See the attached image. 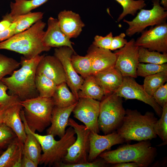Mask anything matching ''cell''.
<instances>
[{
    "instance_id": "cell-1",
    "label": "cell",
    "mask_w": 167,
    "mask_h": 167,
    "mask_svg": "<svg viewBox=\"0 0 167 167\" xmlns=\"http://www.w3.org/2000/svg\"><path fill=\"white\" fill-rule=\"evenodd\" d=\"M45 25L41 20H39L28 29L0 42V50L15 52L28 59L49 51L51 48L45 46L43 42Z\"/></svg>"
},
{
    "instance_id": "cell-2",
    "label": "cell",
    "mask_w": 167,
    "mask_h": 167,
    "mask_svg": "<svg viewBox=\"0 0 167 167\" xmlns=\"http://www.w3.org/2000/svg\"><path fill=\"white\" fill-rule=\"evenodd\" d=\"M44 56L39 55L29 59L22 58L20 68L14 71L10 76L1 79L12 94L17 96L20 101L38 96L35 86L36 70Z\"/></svg>"
},
{
    "instance_id": "cell-3",
    "label": "cell",
    "mask_w": 167,
    "mask_h": 167,
    "mask_svg": "<svg viewBox=\"0 0 167 167\" xmlns=\"http://www.w3.org/2000/svg\"><path fill=\"white\" fill-rule=\"evenodd\" d=\"M157 120L152 112L142 115L137 110L128 109L117 132L125 141L151 139L157 136L154 127Z\"/></svg>"
},
{
    "instance_id": "cell-4",
    "label": "cell",
    "mask_w": 167,
    "mask_h": 167,
    "mask_svg": "<svg viewBox=\"0 0 167 167\" xmlns=\"http://www.w3.org/2000/svg\"><path fill=\"white\" fill-rule=\"evenodd\" d=\"M147 140L127 144L115 150L101 153L99 156L107 163L134 162L139 167H147L153 161L156 149Z\"/></svg>"
},
{
    "instance_id": "cell-5",
    "label": "cell",
    "mask_w": 167,
    "mask_h": 167,
    "mask_svg": "<svg viewBox=\"0 0 167 167\" xmlns=\"http://www.w3.org/2000/svg\"><path fill=\"white\" fill-rule=\"evenodd\" d=\"M30 131L39 141L43 151L39 164L46 166H56L63 162L68 148L76 138L75 131L71 126L58 140H56L52 135H41Z\"/></svg>"
},
{
    "instance_id": "cell-6",
    "label": "cell",
    "mask_w": 167,
    "mask_h": 167,
    "mask_svg": "<svg viewBox=\"0 0 167 167\" xmlns=\"http://www.w3.org/2000/svg\"><path fill=\"white\" fill-rule=\"evenodd\" d=\"M23 108L24 119L30 130L42 132L50 125L51 114L54 106L52 97L39 96L19 101Z\"/></svg>"
},
{
    "instance_id": "cell-7",
    "label": "cell",
    "mask_w": 167,
    "mask_h": 167,
    "mask_svg": "<svg viewBox=\"0 0 167 167\" xmlns=\"http://www.w3.org/2000/svg\"><path fill=\"white\" fill-rule=\"evenodd\" d=\"M122 98L114 92L105 96L100 102L98 124L105 135L118 128L123 120L125 110Z\"/></svg>"
},
{
    "instance_id": "cell-8",
    "label": "cell",
    "mask_w": 167,
    "mask_h": 167,
    "mask_svg": "<svg viewBox=\"0 0 167 167\" xmlns=\"http://www.w3.org/2000/svg\"><path fill=\"white\" fill-rule=\"evenodd\" d=\"M153 7L150 10L143 8L131 21L123 19V22L128 25L126 34L129 37L141 33L147 27L154 26L163 23L167 18L166 9L161 6L160 0H152Z\"/></svg>"
},
{
    "instance_id": "cell-9",
    "label": "cell",
    "mask_w": 167,
    "mask_h": 167,
    "mask_svg": "<svg viewBox=\"0 0 167 167\" xmlns=\"http://www.w3.org/2000/svg\"><path fill=\"white\" fill-rule=\"evenodd\" d=\"M69 125L74 129L76 138L68 148L63 162L77 164L88 161L90 131L86 126L79 124L72 118L69 119Z\"/></svg>"
},
{
    "instance_id": "cell-10",
    "label": "cell",
    "mask_w": 167,
    "mask_h": 167,
    "mask_svg": "<svg viewBox=\"0 0 167 167\" xmlns=\"http://www.w3.org/2000/svg\"><path fill=\"white\" fill-rule=\"evenodd\" d=\"M135 40L132 38L123 47L115 50L116 59L115 67L123 77H137L136 72L139 63V47L135 44Z\"/></svg>"
},
{
    "instance_id": "cell-11",
    "label": "cell",
    "mask_w": 167,
    "mask_h": 167,
    "mask_svg": "<svg viewBox=\"0 0 167 167\" xmlns=\"http://www.w3.org/2000/svg\"><path fill=\"white\" fill-rule=\"evenodd\" d=\"M135 41V45L150 51L167 53V24L165 22L144 30Z\"/></svg>"
},
{
    "instance_id": "cell-12",
    "label": "cell",
    "mask_w": 167,
    "mask_h": 167,
    "mask_svg": "<svg viewBox=\"0 0 167 167\" xmlns=\"http://www.w3.org/2000/svg\"><path fill=\"white\" fill-rule=\"evenodd\" d=\"M115 92L126 100L136 99L148 104L152 107L158 115L161 116L162 108L156 102L152 96L145 91L143 85L136 82L134 78L123 77L121 85Z\"/></svg>"
},
{
    "instance_id": "cell-13",
    "label": "cell",
    "mask_w": 167,
    "mask_h": 167,
    "mask_svg": "<svg viewBox=\"0 0 167 167\" xmlns=\"http://www.w3.org/2000/svg\"><path fill=\"white\" fill-rule=\"evenodd\" d=\"M100 101L88 98H79L73 111L74 117L84 124L91 131L98 133V118Z\"/></svg>"
},
{
    "instance_id": "cell-14",
    "label": "cell",
    "mask_w": 167,
    "mask_h": 167,
    "mask_svg": "<svg viewBox=\"0 0 167 167\" xmlns=\"http://www.w3.org/2000/svg\"><path fill=\"white\" fill-rule=\"evenodd\" d=\"M74 54H75L74 49L63 46L55 49L54 56L61 62L65 74L66 83L78 101V92L84 79L76 72L72 65L71 59Z\"/></svg>"
},
{
    "instance_id": "cell-15",
    "label": "cell",
    "mask_w": 167,
    "mask_h": 167,
    "mask_svg": "<svg viewBox=\"0 0 167 167\" xmlns=\"http://www.w3.org/2000/svg\"><path fill=\"white\" fill-rule=\"evenodd\" d=\"M89 139L88 161L95 160L104 151L109 149L113 145L122 143L125 141L116 132L102 135L90 131Z\"/></svg>"
},
{
    "instance_id": "cell-16",
    "label": "cell",
    "mask_w": 167,
    "mask_h": 167,
    "mask_svg": "<svg viewBox=\"0 0 167 167\" xmlns=\"http://www.w3.org/2000/svg\"><path fill=\"white\" fill-rule=\"evenodd\" d=\"M36 75L46 76L53 81L57 85L64 82L66 83L62 66L54 55L44 56L37 66Z\"/></svg>"
},
{
    "instance_id": "cell-17",
    "label": "cell",
    "mask_w": 167,
    "mask_h": 167,
    "mask_svg": "<svg viewBox=\"0 0 167 167\" xmlns=\"http://www.w3.org/2000/svg\"><path fill=\"white\" fill-rule=\"evenodd\" d=\"M92 65V75L114 66L116 59L115 54L111 50L96 46L92 44L87 54Z\"/></svg>"
},
{
    "instance_id": "cell-18",
    "label": "cell",
    "mask_w": 167,
    "mask_h": 167,
    "mask_svg": "<svg viewBox=\"0 0 167 167\" xmlns=\"http://www.w3.org/2000/svg\"><path fill=\"white\" fill-rule=\"evenodd\" d=\"M47 24V28L43 38L45 46L51 48L67 46L74 49L72 47L74 43L62 32L58 19L50 17Z\"/></svg>"
},
{
    "instance_id": "cell-19",
    "label": "cell",
    "mask_w": 167,
    "mask_h": 167,
    "mask_svg": "<svg viewBox=\"0 0 167 167\" xmlns=\"http://www.w3.org/2000/svg\"><path fill=\"white\" fill-rule=\"evenodd\" d=\"M77 103L65 108L54 106L52 113L51 126L47 130V134L52 135L54 137L58 136L60 138L64 135L66 128L69 126L70 116Z\"/></svg>"
},
{
    "instance_id": "cell-20",
    "label": "cell",
    "mask_w": 167,
    "mask_h": 167,
    "mask_svg": "<svg viewBox=\"0 0 167 167\" xmlns=\"http://www.w3.org/2000/svg\"><path fill=\"white\" fill-rule=\"evenodd\" d=\"M58 19L62 31L69 39L77 37L85 26L79 15L71 11H60Z\"/></svg>"
},
{
    "instance_id": "cell-21",
    "label": "cell",
    "mask_w": 167,
    "mask_h": 167,
    "mask_svg": "<svg viewBox=\"0 0 167 167\" xmlns=\"http://www.w3.org/2000/svg\"><path fill=\"white\" fill-rule=\"evenodd\" d=\"M105 96L115 92L121 85L123 77L114 66L93 75Z\"/></svg>"
},
{
    "instance_id": "cell-22",
    "label": "cell",
    "mask_w": 167,
    "mask_h": 167,
    "mask_svg": "<svg viewBox=\"0 0 167 167\" xmlns=\"http://www.w3.org/2000/svg\"><path fill=\"white\" fill-rule=\"evenodd\" d=\"M22 108L19 102L10 106L5 113L3 123L11 129L19 140L24 144L27 135L20 114Z\"/></svg>"
},
{
    "instance_id": "cell-23",
    "label": "cell",
    "mask_w": 167,
    "mask_h": 167,
    "mask_svg": "<svg viewBox=\"0 0 167 167\" xmlns=\"http://www.w3.org/2000/svg\"><path fill=\"white\" fill-rule=\"evenodd\" d=\"M23 122L26 138L23 144V154L32 159L38 165L39 164L41 157L42 149L39 141L31 133L24 119L22 109L20 113Z\"/></svg>"
},
{
    "instance_id": "cell-24",
    "label": "cell",
    "mask_w": 167,
    "mask_h": 167,
    "mask_svg": "<svg viewBox=\"0 0 167 167\" xmlns=\"http://www.w3.org/2000/svg\"><path fill=\"white\" fill-rule=\"evenodd\" d=\"M105 93L97 82L94 76L91 75L84 79L78 92L79 99L88 98L101 101Z\"/></svg>"
},
{
    "instance_id": "cell-25",
    "label": "cell",
    "mask_w": 167,
    "mask_h": 167,
    "mask_svg": "<svg viewBox=\"0 0 167 167\" xmlns=\"http://www.w3.org/2000/svg\"><path fill=\"white\" fill-rule=\"evenodd\" d=\"M23 145L17 137L11 143L0 156V167H13L18 158L23 154Z\"/></svg>"
},
{
    "instance_id": "cell-26",
    "label": "cell",
    "mask_w": 167,
    "mask_h": 167,
    "mask_svg": "<svg viewBox=\"0 0 167 167\" xmlns=\"http://www.w3.org/2000/svg\"><path fill=\"white\" fill-rule=\"evenodd\" d=\"M66 82L58 85L52 97L54 106L60 108L67 107L76 104L78 100L68 89Z\"/></svg>"
},
{
    "instance_id": "cell-27",
    "label": "cell",
    "mask_w": 167,
    "mask_h": 167,
    "mask_svg": "<svg viewBox=\"0 0 167 167\" xmlns=\"http://www.w3.org/2000/svg\"><path fill=\"white\" fill-rule=\"evenodd\" d=\"M10 4L11 12L8 14L11 18L25 14L41 6L48 0H14Z\"/></svg>"
},
{
    "instance_id": "cell-28",
    "label": "cell",
    "mask_w": 167,
    "mask_h": 167,
    "mask_svg": "<svg viewBox=\"0 0 167 167\" xmlns=\"http://www.w3.org/2000/svg\"><path fill=\"white\" fill-rule=\"evenodd\" d=\"M44 13L41 12H30L19 15L11 18L13 22L14 19L17 20L14 32V35L28 29L33 24L43 17Z\"/></svg>"
},
{
    "instance_id": "cell-29",
    "label": "cell",
    "mask_w": 167,
    "mask_h": 167,
    "mask_svg": "<svg viewBox=\"0 0 167 167\" xmlns=\"http://www.w3.org/2000/svg\"><path fill=\"white\" fill-rule=\"evenodd\" d=\"M143 87L145 91L150 96L167 81V71L157 73L144 77Z\"/></svg>"
},
{
    "instance_id": "cell-30",
    "label": "cell",
    "mask_w": 167,
    "mask_h": 167,
    "mask_svg": "<svg viewBox=\"0 0 167 167\" xmlns=\"http://www.w3.org/2000/svg\"><path fill=\"white\" fill-rule=\"evenodd\" d=\"M35 86L39 96L47 98L52 97L57 87L53 81L41 75H36Z\"/></svg>"
},
{
    "instance_id": "cell-31",
    "label": "cell",
    "mask_w": 167,
    "mask_h": 167,
    "mask_svg": "<svg viewBox=\"0 0 167 167\" xmlns=\"http://www.w3.org/2000/svg\"><path fill=\"white\" fill-rule=\"evenodd\" d=\"M139 58L140 63L162 64L167 62V53L150 51L146 48L139 47Z\"/></svg>"
},
{
    "instance_id": "cell-32",
    "label": "cell",
    "mask_w": 167,
    "mask_h": 167,
    "mask_svg": "<svg viewBox=\"0 0 167 167\" xmlns=\"http://www.w3.org/2000/svg\"><path fill=\"white\" fill-rule=\"evenodd\" d=\"M71 60L76 72L84 79L92 75L91 63L87 55L83 56L74 54Z\"/></svg>"
},
{
    "instance_id": "cell-33",
    "label": "cell",
    "mask_w": 167,
    "mask_h": 167,
    "mask_svg": "<svg viewBox=\"0 0 167 167\" xmlns=\"http://www.w3.org/2000/svg\"><path fill=\"white\" fill-rule=\"evenodd\" d=\"M123 8L122 12L119 15L117 21L123 19L128 15L135 16L139 10L143 8L146 4L144 0H115Z\"/></svg>"
},
{
    "instance_id": "cell-34",
    "label": "cell",
    "mask_w": 167,
    "mask_h": 167,
    "mask_svg": "<svg viewBox=\"0 0 167 167\" xmlns=\"http://www.w3.org/2000/svg\"><path fill=\"white\" fill-rule=\"evenodd\" d=\"M167 71V64H162L139 62L137 69V75L145 77L156 73Z\"/></svg>"
},
{
    "instance_id": "cell-35",
    "label": "cell",
    "mask_w": 167,
    "mask_h": 167,
    "mask_svg": "<svg viewBox=\"0 0 167 167\" xmlns=\"http://www.w3.org/2000/svg\"><path fill=\"white\" fill-rule=\"evenodd\" d=\"M161 118L155 124L154 131L162 140L163 144L167 142V104L162 107Z\"/></svg>"
},
{
    "instance_id": "cell-36",
    "label": "cell",
    "mask_w": 167,
    "mask_h": 167,
    "mask_svg": "<svg viewBox=\"0 0 167 167\" xmlns=\"http://www.w3.org/2000/svg\"><path fill=\"white\" fill-rule=\"evenodd\" d=\"M20 65V62L12 58L0 54V80L13 71Z\"/></svg>"
},
{
    "instance_id": "cell-37",
    "label": "cell",
    "mask_w": 167,
    "mask_h": 167,
    "mask_svg": "<svg viewBox=\"0 0 167 167\" xmlns=\"http://www.w3.org/2000/svg\"><path fill=\"white\" fill-rule=\"evenodd\" d=\"M17 137L14 132L4 123L0 126V148L5 147Z\"/></svg>"
},
{
    "instance_id": "cell-38",
    "label": "cell",
    "mask_w": 167,
    "mask_h": 167,
    "mask_svg": "<svg viewBox=\"0 0 167 167\" xmlns=\"http://www.w3.org/2000/svg\"><path fill=\"white\" fill-rule=\"evenodd\" d=\"M8 89L7 86L0 80V105L15 103L20 101L17 96L8 94L6 92Z\"/></svg>"
},
{
    "instance_id": "cell-39",
    "label": "cell",
    "mask_w": 167,
    "mask_h": 167,
    "mask_svg": "<svg viewBox=\"0 0 167 167\" xmlns=\"http://www.w3.org/2000/svg\"><path fill=\"white\" fill-rule=\"evenodd\" d=\"M107 163L103 159H97L92 161L77 163L68 164L61 162L57 165L56 167H102L107 165Z\"/></svg>"
},
{
    "instance_id": "cell-40",
    "label": "cell",
    "mask_w": 167,
    "mask_h": 167,
    "mask_svg": "<svg viewBox=\"0 0 167 167\" xmlns=\"http://www.w3.org/2000/svg\"><path fill=\"white\" fill-rule=\"evenodd\" d=\"M152 96L156 102L162 108L167 104V83L165 84L158 88Z\"/></svg>"
},
{
    "instance_id": "cell-41",
    "label": "cell",
    "mask_w": 167,
    "mask_h": 167,
    "mask_svg": "<svg viewBox=\"0 0 167 167\" xmlns=\"http://www.w3.org/2000/svg\"><path fill=\"white\" fill-rule=\"evenodd\" d=\"M113 37L111 32L105 36L96 35L92 44L98 47L110 50Z\"/></svg>"
},
{
    "instance_id": "cell-42",
    "label": "cell",
    "mask_w": 167,
    "mask_h": 167,
    "mask_svg": "<svg viewBox=\"0 0 167 167\" xmlns=\"http://www.w3.org/2000/svg\"><path fill=\"white\" fill-rule=\"evenodd\" d=\"M126 35L125 33H121L118 35L113 37L110 50H115L124 46L128 42L125 38Z\"/></svg>"
},
{
    "instance_id": "cell-43",
    "label": "cell",
    "mask_w": 167,
    "mask_h": 167,
    "mask_svg": "<svg viewBox=\"0 0 167 167\" xmlns=\"http://www.w3.org/2000/svg\"><path fill=\"white\" fill-rule=\"evenodd\" d=\"M17 23V20L14 19L13 22L8 29L0 32V42L6 40L14 35L15 30Z\"/></svg>"
},
{
    "instance_id": "cell-44",
    "label": "cell",
    "mask_w": 167,
    "mask_h": 167,
    "mask_svg": "<svg viewBox=\"0 0 167 167\" xmlns=\"http://www.w3.org/2000/svg\"><path fill=\"white\" fill-rule=\"evenodd\" d=\"M38 165L32 159L23 154L22 167H37Z\"/></svg>"
},
{
    "instance_id": "cell-45",
    "label": "cell",
    "mask_w": 167,
    "mask_h": 167,
    "mask_svg": "<svg viewBox=\"0 0 167 167\" xmlns=\"http://www.w3.org/2000/svg\"><path fill=\"white\" fill-rule=\"evenodd\" d=\"M13 23L9 19L2 16V19L0 21V32L8 29Z\"/></svg>"
},
{
    "instance_id": "cell-46",
    "label": "cell",
    "mask_w": 167,
    "mask_h": 167,
    "mask_svg": "<svg viewBox=\"0 0 167 167\" xmlns=\"http://www.w3.org/2000/svg\"><path fill=\"white\" fill-rule=\"evenodd\" d=\"M16 103L0 105V126L3 123V118L7 110L11 105Z\"/></svg>"
},
{
    "instance_id": "cell-47",
    "label": "cell",
    "mask_w": 167,
    "mask_h": 167,
    "mask_svg": "<svg viewBox=\"0 0 167 167\" xmlns=\"http://www.w3.org/2000/svg\"><path fill=\"white\" fill-rule=\"evenodd\" d=\"M114 164V167H139L138 165L134 162H122Z\"/></svg>"
},
{
    "instance_id": "cell-48",
    "label": "cell",
    "mask_w": 167,
    "mask_h": 167,
    "mask_svg": "<svg viewBox=\"0 0 167 167\" xmlns=\"http://www.w3.org/2000/svg\"><path fill=\"white\" fill-rule=\"evenodd\" d=\"M2 151L1 149V148H0V155L2 154Z\"/></svg>"
}]
</instances>
